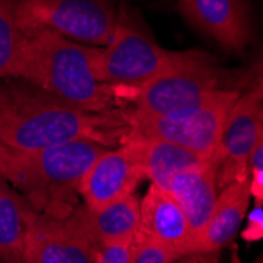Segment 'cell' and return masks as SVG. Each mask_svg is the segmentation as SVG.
Instances as JSON below:
<instances>
[{
  "label": "cell",
  "mask_w": 263,
  "mask_h": 263,
  "mask_svg": "<svg viewBox=\"0 0 263 263\" xmlns=\"http://www.w3.org/2000/svg\"><path fill=\"white\" fill-rule=\"evenodd\" d=\"M126 133L123 109L85 112L27 81L26 85L0 84V140L14 152H36L78 139L110 148L120 145Z\"/></svg>",
  "instance_id": "1"
},
{
  "label": "cell",
  "mask_w": 263,
  "mask_h": 263,
  "mask_svg": "<svg viewBox=\"0 0 263 263\" xmlns=\"http://www.w3.org/2000/svg\"><path fill=\"white\" fill-rule=\"evenodd\" d=\"M97 46L82 44L55 33L27 36L19 79L85 112L120 110L115 88L95 71Z\"/></svg>",
  "instance_id": "2"
},
{
  "label": "cell",
  "mask_w": 263,
  "mask_h": 263,
  "mask_svg": "<svg viewBox=\"0 0 263 263\" xmlns=\"http://www.w3.org/2000/svg\"><path fill=\"white\" fill-rule=\"evenodd\" d=\"M109 147L91 139H78L36 152H16L11 184L35 210L65 216V202L79 194L90 167Z\"/></svg>",
  "instance_id": "3"
},
{
  "label": "cell",
  "mask_w": 263,
  "mask_h": 263,
  "mask_svg": "<svg viewBox=\"0 0 263 263\" xmlns=\"http://www.w3.org/2000/svg\"><path fill=\"white\" fill-rule=\"evenodd\" d=\"M197 49L169 51L159 46L140 16L120 5L115 30L104 47H97L93 66L98 78L114 88H136L189 59Z\"/></svg>",
  "instance_id": "4"
},
{
  "label": "cell",
  "mask_w": 263,
  "mask_h": 263,
  "mask_svg": "<svg viewBox=\"0 0 263 263\" xmlns=\"http://www.w3.org/2000/svg\"><path fill=\"white\" fill-rule=\"evenodd\" d=\"M236 88L218 90L199 103L165 115H142L123 109L131 137L159 139L187 148L203 159H216L229 114L240 98Z\"/></svg>",
  "instance_id": "5"
},
{
  "label": "cell",
  "mask_w": 263,
  "mask_h": 263,
  "mask_svg": "<svg viewBox=\"0 0 263 263\" xmlns=\"http://www.w3.org/2000/svg\"><path fill=\"white\" fill-rule=\"evenodd\" d=\"M118 0H19L17 26L26 36L43 32L104 47L115 30Z\"/></svg>",
  "instance_id": "6"
},
{
  "label": "cell",
  "mask_w": 263,
  "mask_h": 263,
  "mask_svg": "<svg viewBox=\"0 0 263 263\" xmlns=\"http://www.w3.org/2000/svg\"><path fill=\"white\" fill-rule=\"evenodd\" d=\"M229 88L226 74L216 60L205 51H199L187 62L165 71L136 88H115L117 98L123 106L128 101L142 115H165L193 106L208 95Z\"/></svg>",
  "instance_id": "7"
},
{
  "label": "cell",
  "mask_w": 263,
  "mask_h": 263,
  "mask_svg": "<svg viewBox=\"0 0 263 263\" xmlns=\"http://www.w3.org/2000/svg\"><path fill=\"white\" fill-rule=\"evenodd\" d=\"M263 128V101L252 90H246L233 104L218 148V186L249 177L248 164L258 133Z\"/></svg>",
  "instance_id": "8"
},
{
  "label": "cell",
  "mask_w": 263,
  "mask_h": 263,
  "mask_svg": "<svg viewBox=\"0 0 263 263\" xmlns=\"http://www.w3.org/2000/svg\"><path fill=\"white\" fill-rule=\"evenodd\" d=\"M24 263H95V248L68 214L33 210Z\"/></svg>",
  "instance_id": "9"
},
{
  "label": "cell",
  "mask_w": 263,
  "mask_h": 263,
  "mask_svg": "<svg viewBox=\"0 0 263 263\" xmlns=\"http://www.w3.org/2000/svg\"><path fill=\"white\" fill-rule=\"evenodd\" d=\"M177 11L229 52H243L254 36L248 0H177Z\"/></svg>",
  "instance_id": "10"
},
{
  "label": "cell",
  "mask_w": 263,
  "mask_h": 263,
  "mask_svg": "<svg viewBox=\"0 0 263 263\" xmlns=\"http://www.w3.org/2000/svg\"><path fill=\"white\" fill-rule=\"evenodd\" d=\"M145 180L131 143L122 142L118 148H107L90 167L79 196L88 208H103L136 193Z\"/></svg>",
  "instance_id": "11"
},
{
  "label": "cell",
  "mask_w": 263,
  "mask_h": 263,
  "mask_svg": "<svg viewBox=\"0 0 263 263\" xmlns=\"http://www.w3.org/2000/svg\"><path fill=\"white\" fill-rule=\"evenodd\" d=\"M137 230L178 255L193 249L194 232L183 210L169 193L153 184L140 199V222Z\"/></svg>",
  "instance_id": "12"
},
{
  "label": "cell",
  "mask_w": 263,
  "mask_h": 263,
  "mask_svg": "<svg viewBox=\"0 0 263 263\" xmlns=\"http://www.w3.org/2000/svg\"><path fill=\"white\" fill-rule=\"evenodd\" d=\"M97 249L104 245L133 240L140 222V199L131 194L103 208L76 206L68 213Z\"/></svg>",
  "instance_id": "13"
},
{
  "label": "cell",
  "mask_w": 263,
  "mask_h": 263,
  "mask_svg": "<svg viewBox=\"0 0 263 263\" xmlns=\"http://www.w3.org/2000/svg\"><path fill=\"white\" fill-rule=\"evenodd\" d=\"M167 193L183 210L196 238L210 221L219 196L218 161L211 159L177 174Z\"/></svg>",
  "instance_id": "14"
},
{
  "label": "cell",
  "mask_w": 263,
  "mask_h": 263,
  "mask_svg": "<svg viewBox=\"0 0 263 263\" xmlns=\"http://www.w3.org/2000/svg\"><path fill=\"white\" fill-rule=\"evenodd\" d=\"M251 203L249 177L236 180L221 189L216 205L210 216V221L200 233L194 238V251H221L226 248L245 221Z\"/></svg>",
  "instance_id": "15"
},
{
  "label": "cell",
  "mask_w": 263,
  "mask_h": 263,
  "mask_svg": "<svg viewBox=\"0 0 263 263\" xmlns=\"http://www.w3.org/2000/svg\"><path fill=\"white\" fill-rule=\"evenodd\" d=\"M122 142H128L133 145L145 180H150L153 186L165 193L169 189L171 180L177 174L208 161L167 140L125 136Z\"/></svg>",
  "instance_id": "16"
},
{
  "label": "cell",
  "mask_w": 263,
  "mask_h": 263,
  "mask_svg": "<svg viewBox=\"0 0 263 263\" xmlns=\"http://www.w3.org/2000/svg\"><path fill=\"white\" fill-rule=\"evenodd\" d=\"M33 205L0 177V263H24V249Z\"/></svg>",
  "instance_id": "17"
},
{
  "label": "cell",
  "mask_w": 263,
  "mask_h": 263,
  "mask_svg": "<svg viewBox=\"0 0 263 263\" xmlns=\"http://www.w3.org/2000/svg\"><path fill=\"white\" fill-rule=\"evenodd\" d=\"M19 0H0V79H19L27 36L17 26Z\"/></svg>",
  "instance_id": "18"
},
{
  "label": "cell",
  "mask_w": 263,
  "mask_h": 263,
  "mask_svg": "<svg viewBox=\"0 0 263 263\" xmlns=\"http://www.w3.org/2000/svg\"><path fill=\"white\" fill-rule=\"evenodd\" d=\"M178 257V254L156 243L147 235L140 233L139 230L136 232L131 245L129 263H174Z\"/></svg>",
  "instance_id": "19"
},
{
  "label": "cell",
  "mask_w": 263,
  "mask_h": 263,
  "mask_svg": "<svg viewBox=\"0 0 263 263\" xmlns=\"http://www.w3.org/2000/svg\"><path fill=\"white\" fill-rule=\"evenodd\" d=\"M133 240L110 243L97 248L95 249V263H129Z\"/></svg>",
  "instance_id": "20"
},
{
  "label": "cell",
  "mask_w": 263,
  "mask_h": 263,
  "mask_svg": "<svg viewBox=\"0 0 263 263\" xmlns=\"http://www.w3.org/2000/svg\"><path fill=\"white\" fill-rule=\"evenodd\" d=\"M243 238L248 241H258L263 238V208L261 206H255V210L249 214V222L243 232Z\"/></svg>",
  "instance_id": "21"
},
{
  "label": "cell",
  "mask_w": 263,
  "mask_h": 263,
  "mask_svg": "<svg viewBox=\"0 0 263 263\" xmlns=\"http://www.w3.org/2000/svg\"><path fill=\"white\" fill-rule=\"evenodd\" d=\"M16 165V152L7 147L0 140V177H4L7 181H11Z\"/></svg>",
  "instance_id": "22"
},
{
  "label": "cell",
  "mask_w": 263,
  "mask_h": 263,
  "mask_svg": "<svg viewBox=\"0 0 263 263\" xmlns=\"http://www.w3.org/2000/svg\"><path fill=\"white\" fill-rule=\"evenodd\" d=\"M221 251H194L180 255L174 263H219Z\"/></svg>",
  "instance_id": "23"
},
{
  "label": "cell",
  "mask_w": 263,
  "mask_h": 263,
  "mask_svg": "<svg viewBox=\"0 0 263 263\" xmlns=\"http://www.w3.org/2000/svg\"><path fill=\"white\" fill-rule=\"evenodd\" d=\"M248 172H263V128L258 133L254 150L249 156Z\"/></svg>",
  "instance_id": "24"
},
{
  "label": "cell",
  "mask_w": 263,
  "mask_h": 263,
  "mask_svg": "<svg viewBox=\"0 0 263 263\" xmlns=\"http://www.w3.org/2000/svg\"><path fill=\"white\" fill-rule=\"evenodd\" d=\"M248 90L255 91L258 97L261 98V101H263V54H261L260 60L257 62V65L254 66L252 73L249 76Z\"/></svg>",
  "instance_id": "25"
},
{
  "label": "cell",
  "mask_w": 263,
  "mask_h": 263,
  "mask_svg": "<svg viewBox=\"0 0 263 263\" xmlns=\"http://www.w3.org/2000/svg\"><path fill=\"white\" fill-rule=\"evenodd\" d=\"M252 263H263V254H260V255H258Z\"/></svg>",
  "instance_id": "26"
}]
</instances>
